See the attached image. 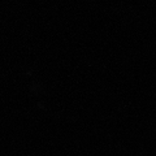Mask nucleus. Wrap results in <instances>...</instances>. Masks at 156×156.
<instances>
[]
</instances>
